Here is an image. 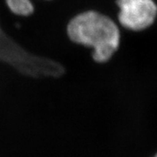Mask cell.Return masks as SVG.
I'll use <instances>...</instances> for the list:
<instances>
[{"label":"cell","instance_id":"obj_1","mask_svg":"<svg viewBox=\"0 0 157 157\" xmlns=\"http://www.w3.org/2000/svg\"><path fill=\"white\" fill-rule=\"evenodd\" d=\"M67 35L71 41L91 48V57L98 63L108 62L120 45V28L108 15L90 10L79 13L67 25Z\"/></svg>","mask_w":157,"mask_h":157},{"label":"cell","instance_id":"obj_2","mask_svg":"<svg viewBox=\"0 0 157 157\" xmlns=\"http://www.w3.org/2000/svg\"><path fill=\"white\" fill-rule=\"evenodd\" d=\"M0 62L9 64L24 76L34 78H60L66 73L62 63L33 54L10 38L0 25Z\"/></svg>","mask_w":157,"mask_h":157},{"label":"cell","instance_id":"obj_3","mask_svg":"<svg viewBox=\"0 0 157 157\" xmlns=\"http://www.w3.org/2000/svg\"><path fill=\"white\" fill-rule=\"evenodd\" d=\"M120 11L119 23L125 29L141 31L147 29L157 17V5L154 0H116Z\"/></svg>","mask_w":157,"mask_h":157},{"label":"cell","instance_id":"obj_4","mask_svg":"<svg viewBox=\"0 0 157 157\" xmlns=\"http://www.w3.org/2000/svg\"><path fill=\"white\" fill-rule=\"evenodd\" d=\"M6 3L9 10L19 16H29L35 10L31 0H6Z\"/></svg>","mask_w":157,"mask_h":157},{"label":"cell","instance_id":"obj_5","mask_svg":"<svg viewBox=\"0 0 157 157\" xmlns=\"http://www.w3.org/2000/svg\"><path fill=\"white\" fill-rule=\"evenodd\" d=\"M154 157H157V154H156V155H155V156H154Z\"/></svg>","mask_w":157,"mask_h":157}]
</instances>
